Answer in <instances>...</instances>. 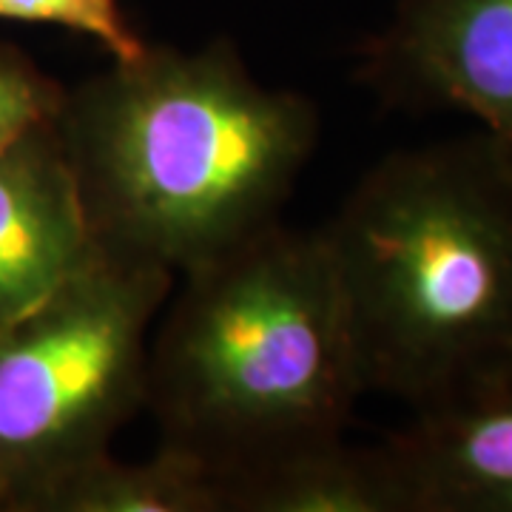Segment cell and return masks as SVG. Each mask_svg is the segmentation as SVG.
Listing matches in <instances>:
<instances>
[{
    "label": "cell",
    "instance_id": "cell-1",
    "mask_svg": "<svg viewBox=\"0 0 512 512\" xmlns=\"http://www.w3.org/2000/svg\"><path fill=\"white\" fill-rule=\"evenodd\" d=\"M55 126L97 248L174 276L276 225L319 143L313 100L256 80L225 37L111 60Z\"/></svg>",
    "mask_w": 512,
    "mask_h": 512
},
{
    "label": "cell",
    "instance_id": "cell-2",
    "mask_svg": "<svg viewBox=\"0 0 512 512\" xmlns=\"http://www.w3.org/2000/svg\"><path fill=\"white\" fill-rule=\"evenodd\" d=\"M319 237L365 393L419 410L512 367V151L493 134L387 154Z\"/></svg>",
    "mask_w": 512,
    "mask_h": 512
},
{
    "label": "cell",
    "instance_id": "cell-3",
    "mask_svg": "<svg viewBox=\"0 0 512 512\" xmlns=\"http://www.w3.org/2000/svg\"><path fill=\"white\" fill-rule=\"evenodd\" d=\"M183 276L148 345L160 447L200 461L222 487L345 436L365 390L319 228L276 222Z\"/></svg>",
    "mask_w": 512,
    "mask_h": 512
},
{
    "label": "cell",
    "instance_id": "cell-4",
    "mask_svg": "<svg viewBox=\"0 0 512 512\" xmlns=\"http://www.w3.org/2000/svg\"><path fill=\"white\" fill-rule=\"evenodd\" d=\"M171 288L160 265L100 251L0 330V512H40L146 410L148 345Z\"/></svg>",
    "mask_w": 512,
    "mask_h": 512
},
{
    "label": "cell",
    "instance_id": "cell-5",
    "mask_svg": "<svg viewBox=\"0 0 512 512\" xmlns=\"http://www.w3.org/2000/svg\"><path fill=\"white\" fill-rule=\"evenodd\" d=\"M356 77L384 109L461 111L512 151V0H399Z\"/></svg>",
    "mask_w": 512,
    "mask_h": 512
},
{
    "label": "cell",
    "instance_id": "cell-6",
    "mask_svg": "<svg viewBox=\"0 0 512 512\" xmlns=\"http://www.w3.org/2000/svg\"><path fill=\"white\" fill-rule=\"evenodd\" d=\"M384 447L407 512H512V367L413 410Z\"/></svg>",
    "mask_w": 512,
    "mask_h": 512
},
{
    "label": "cell",
    "instance_id": "cell-7",
    "mask_svg": "<svg viewBox=\"0 0 512 512\" xmlns=\"http://www.w3.org/2000/svg\"><path fill=\"white\" fill-rule=\"evenodd\" d=\"M100 254L55 123L0 151V330Z\"/></svg>",
    "mask_w": 512,
    "mask_h": 512
},
{
    "label": "cell",
    "instance_id": "cell-8",
    "mask_svg": "<svg viewBox=\"0 0 512 512\" xmlns=\"http://www.w3.org/2000/svg\"><path fill=\"white\" fill-rule=\"evenodd\" d=\"M222 512H407L402 478L379 447L316 441L220 487Z\"/></svg>",
    "mask_w": 512,
    "mask_h": 512
},
{
    "label": "cell",
    "instance_id": "cell-9",
    "mask_svg": "<svg viewBox=\"0 0 512 512\" xmlns=\"http://www.w3.org/2000/svg\"><path fill=\"white\" fill-rule=\"evenodd\" d=\"M40 512H222V498L200 461L160 447L140 464L111 453L86 461L46 495Z\"/></svg>",
    "mask_w": 512,
    "mask_h": 512
},
{
    "label": "cell",
    "instance_id": "cell-10",
    "mask_svg": "<svg viewBox=\"0 0 512 512\" xmlns=\"http://www.w3.org/2000/svg\"><path fill=\"white\" fill-rule=\"evenodd\" d=\"M0 20L57 26L89 37L114 63H126L148 49V40L123 9V0H0Z\"/></svg>",
    "mask_w": 512,
    "mask_h": 512
},
{
    "label": "cell",
    "instance_id": "cell-11",
    "mask_svg": "<svg viewBox=\"0 0 512 512\" xmlns=\"http://www.w3.org/2000/svg\"><path fill=\"white\" fill-rule=\"evenodd\" d=\"M63 97V83L12 43H0V151L23 134L55 123Z\"/></svg>",
    "mask_w": 512,
    "mask_h": 512
}]
</instances>
